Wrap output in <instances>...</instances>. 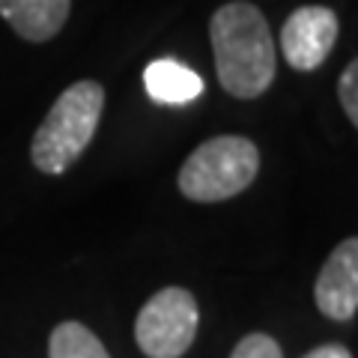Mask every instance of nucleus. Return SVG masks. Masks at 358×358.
I'll use <instances>...</instances> for the list:
<instances>
[{
	"mask_svg": "<svg viewBox=\"0 0 358 358\" xmlns=\"http://www.w3.org/2000/svg\"><path fill=\"white\" fill-rule=\"evenodd\" d=\"M218 84L236 99H257L275 84V39L266 15L248 0H230L209 21Z\"/></svg>",
	"mask_w": 358,
	"mask_h": 358,
	"instance_id": "1",
	"label": "nucleus"
},
{
	"mask_svg": "<svg viewBox=\"0 0 358 358\" xmlns=\"http://www.w3.org/2000/svg\"><path fill=\"white\" fill-rule=\"evenodd\" d=\"M102 110L105 87L99 81H78L66 87L33 134L30 159L36 171L48 176H60L69 171L93 141Z\"/></svg>",
	"mask_w": 358,
	"mask_h": 358,
	"instance_id": "2",
	"label": "nucleus"
},
{
	"mask_svg": "<svg viewBox=\"0 0 358 358\" xmlns=\"http://www.w3.org/2000/svg\"><path fill=\"white\" fill-rule=\"evenodd\" d=\"M260 171V152L248 138L218 134L203 141L179 167L176 185L194 203H218L242 194Z\"/></svg>",
	"mask_w": 358,
	"mask_h": 358,
	"instance_id": "3",
	"label": "nucleus"
},
{
	"mask_svg": "<svg viewBox=\"0 0 358 358\" xmlns=\"http://www.w3.org/2000/svg\"><path fill=\"white\" fill-rule=\"evenodd\" d=\"M197 299L185 287H164L141 308L134 341L147 358H182L197 338Z\"/></svg>",
	"mask_w": 358,
	"mask_h": 358,
	"instance_id": "4",
	"label": "nucleus"
},
{
	"mask_svg": "<svg viewBox=\"0 0 358 358\" xmlns=\"http://www.w3.org/2000/svg\"><path fill=\"white\" fill-rule=\"evenodd\" d=\"M341 21L329 6H299L281 27V54L296 72H313L329 60Z\"/></svg>",
	"mask_w": 358,
	"mask_h": 358,
	"instance_id": "5",
	"label": "nucleus"
},
{
	"mask_svg": "<svg viewBox=\"0 0 358 358\" xmlns=\"http://www.w3.org/2000/svg\"><path fill=\"white\" fill-rule=\"evenodd\" d=\"M317 308L329 320L346 322L358 310V239H343L322 263L317 284H313Z\"/></svg>",
	"mask_w": 358,
	"mask_h": 358,
	"instance_id": "6",
	"label": "nucleus"
},
{
	"mask_svg": "<svg viewBox=\"0 0 358 358\" xmlns=\"http://www.w3.org/2000/svg\"><path fill=\"white\" fill-rule=\"evenodd\" d=\"M72 0H0V15L21 39L48 42L63 30Z\"/></svg>",
	"mask_w": 358,
	"mask_h": 358,
	"instance_id": "7",
	"label": "nucleus"
},
{
	"mask_svg": "<svg viewBox=\"0 0 358 358\" xmlns=\"http://www.w3.org/2000/svg\"><path fill=\"white\" fill-rule=\"evenodd\" d=\"M143 87L162 105H185L203 93V78L176 60H155L143 72Z\"/></svg>",
	"mask_w": 358,
	"mask_h": 358,
	"instance_id": "8",
	"label": "nucleus"
},
{
	"mask_svg": "<svg viewBox=\"0 0 358 358\" xmlns=\"http://www.w3.org/2000/svg\"><path fill=\"white\" fill-rule=\"evenodd\" d=\"M48 358H110L102 341L90 331L84 322H60L51 331Z\"/></svg>",
	"mask_w": 358,
	"mask_h": 358,
	"instance_id": "9",
	"label": "nucleus"
},
{
	"mask_svg": "<svg viewBox=\"0 0 358 358\" xmlns=\"http://www.w3.org/2000/svg\"><path fill=\"white\" fill-rule=\"evenodd\" d=\"M230 358H284V352L275 338H268L263 331H251L236 343Z\"/></svg>",
	"mask_w": 358,
	"mask_h": 358,
	"instance_id": "10",
	"label": "nucleus"
},
{
	"mask_svg": "<svg viewBox=\"0 0 358 358\" xmlns=\"http://www.w3.org/2000/svg\"><path fill=\"white\" fill-rule=\"evenodd\" d=\"M338 99H341V108L346 110L352 126H358V63L350 60V66L343 69L341 81H338Z\"/></svg>",
	"mask_w": 358,
	"mask_h": 358,
	"instance_id": "11",
	"label": "nucleus"
},
{
	"mask_svg": "<svg viewBox=\"0 0 358 358\" xmlns=\"http://www.w3.org/2000/svg\"><path fill=\"white\" fill-rule=\"evenodd\" d=\"M305 358H352V352L341 343H322L317 350H310Z\"/></svg>",
	"mask_w": 358,
	"mask_h": 358,
	"instance_id": "12",
	"label": "nucleus"
}]
</instances>
